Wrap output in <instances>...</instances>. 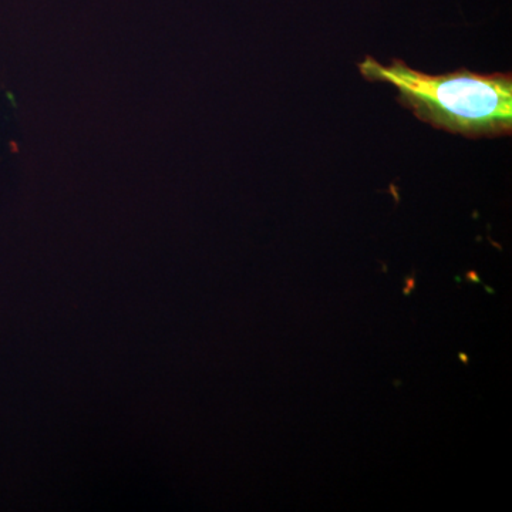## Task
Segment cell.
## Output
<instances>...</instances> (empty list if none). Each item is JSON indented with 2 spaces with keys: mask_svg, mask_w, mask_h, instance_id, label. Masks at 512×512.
Instances as JSON below:
<instances>
[{
  "mask_svg": "<svg viewBox=\"0 0 512 512\" xmlns=\"http://www.w3.org/2000/svg\"><path fill=\"white\" fill-rule=\"evenodd\" d=\"M414 291H416V274L407 276L404 279L403 295L410 296Z\"/></svg>",
  "mask_w": 512,
  "mask_h": 512,
  "instance_id": "7a4b0ae2",
  "label": "cell"
},
{
  "mask_svg": "<svg viewBox=\"0 0 512 512\" xmlns=\"http://www.w3.org/2000/svg\"><path fill=\"white\" fill-rule=\"evenodd\" d=\"M458 359H460L461 362L464 363V365H466V366L470 365V357H468L467 353H464V352L458 353Z\"/></svg>",
  "mask_w": 512,
  "mask_h": 512,
  "instance_id": "277c9868",
  "label": "cell"
},
{
  "mask_svg": "<svg viewBox=\"0 0 512 512\" xmlns=\"http://www.w3.org/2000/svg\"><path fill=\"white\" fill-rule=\"evenodd\" d=\"M466 279L468 282H477V284L484 285V282L481 281L480 276L477 275L476 271L467 272ZM484 288L487 289L488 293H491V295H494L495 291H493V289L488 288V286H485V285H484Z\"/></svg>",
  "mask_w": 512,
  "mask_h": 512,
  "instance_id": "3957f363",
  "label": "cell"
},
{
  "mask_svg": "<svg viewBox=\"0 0 512 512\" xmlns=\"http://www.w3.org/2000/svg\"><path fill=\"white\" fill-rule=\"evenodd\" d=\"M372 83H387L399 92L397 101L417 119L437 130L467 138H494L512 133V74H481L467 69L426 74L403 60L384 66L366 56L357 64Z\"/></svg>",
  "mask_w": 512,
  "mask_h": 512,
  "instance_id": "6da1fadb",
  "label": "cell"
}]
</instances>
